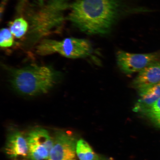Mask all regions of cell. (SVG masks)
<instances>
[{
  "label": "cell",
  "instance_id": "8",
  "mask_svg": "<svg viewBox=\"0 0 160 160\" xmlns=\"http://www.w3.org/2000/svg\"><path fill=\"white\" fill-rule=\"evenodd\" d=\"M5 153L12 159L29 157V148L27 137L21 132L16 131L8 137L4 148Z\"/></svg>",
  "mask_w": 160,
  "mask_h": 160
},
{
  "label": "cell",
  "instance_id": "3",
  "mask_svg": "<svg viewBox=\"0 0 160 160\" xmlns=\"http://www.w3.org/2000/svg\"><path fill=\"white\" fill-rule=\"evenodd\" d=\"M92 47L90 42L85 39L68 38L58 40L44 39L36 48L38 55L45 56L58 53L71 59L81 58L91 54Z\"/></svg>",
  "mask_w": 160,
  "mask_h": 160
},
{
  "label": "cell",
  "instance_id": "12",
  "mask_svg": "<svg viewBox=\"0 0 160 160\" xmlns=\"http://www.w3.org/2000/svg\"><path fill=\"white\" fill-rule=\"evenodd\" d=\"M145 113L160 128V98L147 110Z\"/></svg>",
  "mask_w": 160,
  "mask_h": 160
},
{
  "label": "cell",
  "instance_id": "10",
  "mask_svg": "<svg viewBox=\"0 0 160 160\" xmlns=\"http://www.w3.org/2000/svg\"><path fill=\"white\" fill-rule=\"evenodd\" d=\"M76 151L79 160H95L96 159L95 152L84 140L81 139L77 141Z\"/></svg>",
  "mask_w": 160,
  "mask_h": 160
},
{
  "label": "cell",
  "instance_id": "9",
  "mask_svg": "<svg viewBox=\"0 0 160 160\" xmlns=\"http://www.w3.org/2000/svg\"><path fill=\"white\" fill-rule=\"evenodd\" d=\"M140 98L133 108V111L145 113L160 98V83L150 88L139 94Z\"/></svg>",
  "mask_w": 160,
  "mask_h": 160
},
{
  "label": "cell",
  "instance_id": "14",
  "mask_svg": "<svg viewBox=\"0 0 160 160\" xmlns=\"http://www.w3.org/2000/svg\"><path fill=\"white\" fill-rule=\"evenodd\" d=\"M69 0H48V3L51 7L57 10L67 9L69 5Z\"/></svg>",
  "mask_w": 160,
  "mask_h": 160
},
{
  "label": "cell",
  "instance_id": "11",
  "mask_svg": "<svg viewBox=\"0 0 160 160\" xmlns=\"http://www.w3.org/2000/svg\"><path fill=\"white\" fill-rule=\"evenodd\" d=\"M28 27L27 22L23 18H20L10 23L9 29L16 38H20L27 33Z\"/></svg>",
  "mask_w": 160,
  "mask_h": 160
},
{
  "label": "cell",
  "instance_id": "15",
  "mask_svg": "<svg viewBox=\"0 0 160 160\" xmlns=\"http://www.w3.org/2000/svg\"><path fill=\"white\" fill-rule=\"evenodd\" d=\"M37 2L40 6H42V7L44 5V0H37Z\"/></svg>",
  "mask_w": 160,
  "mask_h": 160
},
{
  "label": "cell",
  "instance_id": "7",
  "mask_svg": "<svg viewBox=\"0 0 160 160\" xmlns=\"http://www.w3.org/2000/svg\"><path fill=\"white\" fill-rule=\"evenodd\" d=\"M160 83V60L148 66L139 72L132 83L139 94Z\"/></svg>",
  "mask_w": 160,
  "mask_h": 160
},
{
  "label": "cell",
  "instance_id": "1",
  "mask_svg": "<svg viewBox=\"0 0 160 160\" xmlns=\"http://www.w3.org/2000/svg\"><path fill=\"white\" fill-rule=\"evenodd\" d=\"M118 0H76L67 19L89 35H105L113 27L119 10Z\"/></svg>",
  "mask_w": 160,
  "mask_h": 160
},
{
  "label": "cell",
  "instance_id": "4",
  "mask_svg": "<svg viewBox=\"0 0 160 160\" xmlns=\"http://www.w3.org/2000/svg\"><path fill=\"white\" fill-rule=\"evenodd\" d=\"M117 62L120 69L127 74L142 71L151 64L160 60V52L148 53H132L118 52Z\"/></svg>",
  "mask_w": 160,
  "mask_h": 160
},
{
  "label": "cell",
  "instance_id": "5",
  "mask_svg": "<svg viewBox=\"0 0 160 160\" xmlns=\"http://www.w3.org/2000/svg\"><path fill=\"white\" fill-rule=\"evenodd\" d=\"M31 160H47L53 144V138L48 131L37 128L30 131L27 136Z\"/></svg>",
  "mask_w": 160,
  "mask_h": 160
},
{
  "label": "cell",
  "instance_id": "6",
  "mask_svg": "<svg viewBox=\"0 0 160 160\" xmlns=\"http://www.w3.org/2000/svg\"><path fill=\"white\" fill-rule=\"evenodd\" d=\"M75 138L68 132L59 131L55 133L53 144L47 160H77Z\"/></svg>",
  "mask_w": 160,
  "mask_h": 160
},
{
  "label": "cell",
  "instance_id": "13",
  "mask_svg": "<svg viewBox=\"0 0 160 160\" xmlns=\"http://www.w3.org/2000/svg\"><path fill=\"white\" fill-rule=\"evenodd\" d=\"M12 34L10 29L3 28L0 32V45L2 48L11 47L14 43Z\"/></svg>",
  "mask_w": 160,
  "mask_h": 160
},
{
  "label": "cell",
  "instance_id": "2",
  "mask_svg": "<svg viewBox=\"0 0 160 160\" xmlns=\"http://www.w3.org/2000/svg\"><path fill=\"white\" fill-rule=\"evenodd\" d=\"M12 87L20 94L33 97L47 93L58 81L60 72L49 66L7 68Z\"/></svg>",
  "mask_w": 160,
  "mask_h": 160
}]
</instances>
